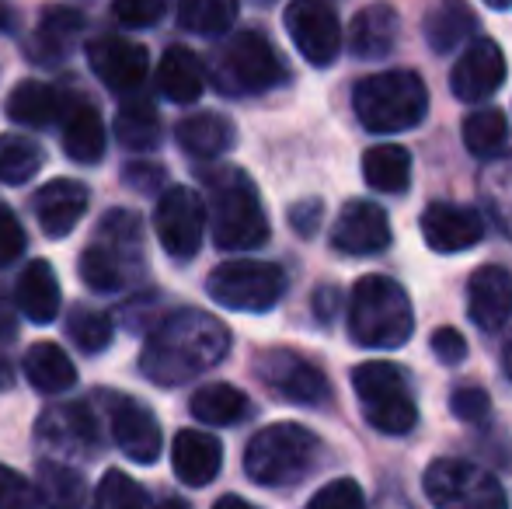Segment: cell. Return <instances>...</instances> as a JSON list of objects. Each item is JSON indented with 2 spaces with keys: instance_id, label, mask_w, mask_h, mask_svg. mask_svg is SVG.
I'll use <instances>...</instances> for the list:
<instances>
[{
  "instance_id": "cell-30",
  "label": "cell",
  "mask_w": 512,
  "mask_h": 509,
  "mask_svg": "<svg viewBox=\"0 0 512 509\" xmlns=\"http://www.w3.org/2000/svg\"><path fill=\"white\" fill-rule=\"evenodd\" d=\"M39 440H49L56 450H91L98 433L88 405H60L46 412L39 419Z\"/></svg>"
},
{
  "instance_id": "cell-33",
  "label": "cell",
  "mask_w": 512,
  "mask_h": 509,
  "mask_svg": "<svg viewBox=\"0 0 512 509\" xmlns=\"http://www.w3.org/2000/svg\"><path fill=\"white\" fill-rule=\"evenodd\" d=\"M192 415L206 426H234L251 412V401L234 384H206L192 394Z\"/></svg>"
},
{
  "instance_id": "cell-27",
  "label": "cell",
  "mask_w": 512,
  "mask_h": 509,
  "mask_svg": "<svg viewBox=\"0 0 512 509\" xmlns=\"http://www.w3.org/2000/svg\"><path fill=\"white\" fill-rule=\"evenodd\" d=\"M21 370H25V381L42 394H63L77 384L74 360L56 342H35V346H28Z\"/></svg>"
},
{
  "instance_id": "cell-29",
  "label": "cell",
  "mask_w": 512,
  "mask_h": 509,
  "mask_svg": "<svg viewBox=\"0 0 512 509\" xmlns=\"http://www.w3.org/2000/svg\"><path fill=\"white\" fill-rule=\"evenodd\" d=\"M175 136L185 154L209 161V157H220L234 147V123L216 116V112H196V116H185L178 123Z\"/></svg>"
},
{
  "instance_id": "cell-51",
  "label": "cell",
  "mask_w": 512,
  "mask_h": 509,
  "mask_svg": "<svg viewBox=\"0 0 512 509\" xmlns=\"http://www.w3.org/2000/svg\"><path fill=\"white\" fill-rule=\"evenodd\" d=\"M213 509H255L251 503H244L241 496H223V499H216V506Z\"/></svg>"
},
{
  "instance_id": "cell-38",
  "label": "cell",
  "mask_w": 512,
  "mask_h": 509,
  "mask_svg": "<svg viewBox=\"0 0 512 509\" xmlns=\"http://www.w3.org/2000/svg\"><path fill=\"white\" fill-rule=\"evenodd\" d=\"M509 123L502 109H478L464 119V147L474 157H492L506 147Z\"/></svg>"
},
{
  "instance_id": "cell-20",
  "label": "cell",
  "mask_w": 512,
  "mask_h": 509,
  "mask_svg": "<svg viewBox=\"0 0 512 509\" xmlns=\"http://www.w3.org/2000/svg\"><path fill=\"white\" fill-rule=\"evenodd\" d=\"M467 314L485 332H499L512 318V272L502 265H481L467 283Z\"/></svg>"
},
{
  "instance_id": "cell-23",
  "label": "cell",
  "mask_w": 512,
  "mask_h": 509,
  "mask_svg": "<svg viewBox=\"0 0 512 509\" xmlns=\"http://www.w3.org/2000/svg\"><path fill=\"white\" fill-rule=\"evenodd\" d=\"M401 32V18L391 4H370L352 18L349 49L363 60H380L394 49Z\"/></svg>"
},
{
  "instance_id": "cell-15",
  "label": "cell",
  "mask_w": 512,
  "mask_h": 509,
  "mask_svg": "<svg viewBox=\"0 0 512 509\" xmlns=\"http://www.w3.org/2000/svg\"><path fill=\"white\" fill-rule=\"evenodd\" d=\"M502 81H506V56L492 39H474L450 74V88L460 102H485L502 88Z\"/></svg>"
},
{
  "instance_id": "cell-46",
  "label": "cell",
  "mask_w": 512,
  "mask_h": 509,
  "mask_svg": "<svg viewBox=\"0 0 512 509\" xmlns=\"http://www.w3.org/2000/svg\"><path fill=\"white\" fill-rule=\"evenodd\" d=\"M432 356L446 367H457V363L467 360V342L457 328H436L432 332Z\"/></svg>"
},
{
  "instance_id": "cell-45",
  "label": "cell",
  "mask_w": 512,
  "mask_h": 509,
  "mask_svg": "<svg viewBox=\"0 0 512 509\" xmlns=\"http://www.w3.org/2000/svg\"><path fill=\"white\" fill-rule=\"evenodd\" d=\"M28 238L21 231V220L14 217V210L0 206V265H11L14 258L25 252Z\"/></svg>"
},
{
  "instance_id": "cell-25",
  "label": "cell",
  "mask_w": 512,
  "mask_h": 509,
  "mask_svg": "<svg viewBox=\"0 0 512 509\" xmlns=\"http://www.w3.org/2000/svg\"><path fill=\"white\" fill-rule=\"evenodd\" d=\"M60 279H56L53 265L35 258L25 265L18 279V311L25 314L32 325H49L60 314Z\"/></svg>"
},
{
  "instance_id": "cell-48",
  "label": "cell",
  "mask_w": 512,
  "mask_h": 509,
  "mask_svg": "<svg viewBox=\"0 0 512 509\" xmlns=\"http://www.w3.org/2000/svg\"><path fill=\"white\" fill-rule=\"evenodd\" d=\"M290 220H293V227H297V231L307 238V234H314V231H317V220H321V203H314V199H307V203L293 206Z\"/></svg>"
},
{
  "instance_id": "cell-26",
  "label": "cell",
  "mask_w": 512,
  "mask_h": 509,
  "mask_svg": "<svg viewBox=\"0 0 512 509\" xmlns=\"http://www.w3.org/2000/svg\"><path fill=\"white\" fill-rule=\"evenodd\" d=\"M63 95L53 88V84H42V81H21L11 88L4 102V112L11 123L18 126H32V129H46L53 126L56 119H63Z\"/></svg>"
},
{
  "instance_id": "cell-24",
  "label": "cell",
  "mask_w": 512,
  "mask_h": 509,
  "mask_svg": "<svg viewBox=\"0 0 512 509\" xmlns=\"http://www.w3.org/2000/svg\"><path fill=\"white\" fill-rule=\"evenodd\" d=\"M157 91L175 105H192L206 91V70L192 49L171 46L157 67Z\"/></svg>"
},
{
  "instance_id": "cell-36",
  "label": "cell",
  "mask_w": 512,
  "mask_h": 509,
  "mask_svg": "<svg viewBox=\"0 0 512 509\" xmlns=\"http://www.w3.org/2000/svg\"><path fill=\"white\" fill-rule=\"evenodd\" d=\"M42 161H46V154L35 140L21 133L0 136V182L4 185H21L35 178L42 171Z\"/></svg>"
},
{
  "instance_id": "cell-53",
  "label": "cell",
  "mask_w": 512,
  "mask_h": 509,
  "mask_svg": "<svg viewBox=\"0 0 512 509\" xmlns=\"http://www.w3.org/2000/svg\"><path fill=\"white\" fill-rule=\"evenodd\" d=\"M488 7H492V11H506V7L512 4V0H485Z\"/></svg>"
},
{
  "instance_id": "cell-11",
  "label": "cell",
  "mask_w": 512,
  "mask_h": 509,
  "mask_svg": "<svg viewBox=\"0 0 512 509\" xmlns=\"http://www.w3.org/2000/svg\"><path fill=\"white\" fill-rule=\"evenodd\" d=\"M157 241L175 262H185L199 252L206 234V203L199 192L185 189V185H171L154 210Z\"/></svg>"
},
{
  "instance_id": "cell-4",
  "label": "cell",
  "mask_w": 512,
  "mask_h": 509,
  "mask_svg": "<svg viewBox=\"0 0 512 509\" xmlns=\"http://www.w3.org/2000/svg\"><path fill=\"white\" fill-rule=\"evenodd\" d=\"M352 109L370 133L391 136L415 129L429 112V91L415 70H384L370 74L352 91Z\"/></svg>"
},
{
  "instance_id": "cell-44",
  "label": "cell",
  "mask_w": 512,
  "mask_h": 509,
  "mask_svg": "<svg viewBox=\"0 0 512 509\" xmlns=\"http://www.w3.org/2000/svg\"><path fill=\"white\" fill-rule=\"evenodd\" d=\"M450 408H453V415L464 422H485L488 412H492V401H488V391H481V387L460 384L450 398Z\"/></svg>"
},
{
  "instance_id": "cell-40",
  "label": "cell",
  "mask_w": 512,
  "mask_h": 509,
  "mask_svg": "<svg viewBox=\"0 0 512 509\" xmlns=\"http://www.w3.org/2000/svg\"><path fill=\"white\" fill-rule=\"evenodd\" d=\"M154 503L147 499L140 482L126 475V471H105V478L98 482L95 506L91 509H150Z\"/></svg>"
},
{
  "instance_id": "cell-47",
  "label": "cell",
  "mask_w": 512,
  "mask_h": 509,
  "mask_svg": "<svg viewBox=\"0 0 512 509\" xmlns=\"http://www.w3.org/2000/svg\"><path fill=\"white\" fill-rule=\"evenodd\" d=\"M129 175L126 182L136 185V189H147V192H161V182H164V168L157 164H129Z\"/></svg>"
},
{
  "instance_id": "cell-12",
  "label": "cell",
  "mask_w": 512,
  "mask_h": 509,
  "mask_svg": "<svg viewBox=\"0 0 512 509\" xmlns=\"http://www.w3.org/2000/svg\"><path fill=\"white\" fill-rule=\"evenodd\" d=\"M255 374L290 405L317 408L331 398V384L321 374V367H314L307 356L293 353V349H265L255 360Z\"/></svg>"
},
{
  "instance_id": "cell-41",
  "label": "cell",
  "mask_w": 512,
  "mask_h": 509,
  "mask_svg": "<svg viewBox=\"0 0 512 509\" xmlns=\"http://www.w3.org/2000/svg\"><path fill=\"white\" fill-rule=\"evenodd\" d=\"M0 509H42L39 489L7 464H0Z\"/></svg>"
},
{
  "instance_id": "cell-54",
  "label": "cell",
  "mask_w": 512,
  "mask_h": 509,
  "mask_svg": "<svg viewBox=\"0 0 512 509\" xmlns=\"http://www.w3.org/2000/svg\"><path fill=\"white\" fill-rule=\"evenodd\" d=\"M506 374L512 377V339H509V346H506Z\"/></svg>"
},
{
  "instance_id": "cell-28",
  "label": "cell",
  "mask_w": 512,
  "mask_h": 509,
  "mask_svg": "<svg viewBox=\"0 0 512 509\" xmlns=\"http://www.w3.org/2000/svg\"><path fill=\"white\" fill-rule=\"evenodd\" d=\"M474 28H478V18L467 7V0H439L422 18V32L436 53H453L457 46H464Z\"/></svg>"
},
{
  "instance_id": "cell-34",
  "label": "cell",
  "mask_w": 512,
  "mask_h": 509,
  "mask_svg": "<svg viewBox=\"0 0 512 509\" xmlns=\"http://www.w3.org/2000/svg\"><path fill=\"white\" fill-rule=\"evenodd\" d=\"M35 489H39V499L46 509H84V499H88V485H84L81 471L56 461L39 464V485Z\"/></svg>"
},
{
  "instance_id": "cell-13",
  "label": "cell",
  "mask_w": 512,
  "mask_h": 509,
  "mask_svg": "<svg viewBox=\"0 0 512 509\" xmlns=\"http://www.w3.org/2000/svg\"><path fill=\"white\" fill-rule=\"evenodd\" d=\"M286 32H290L297 53L310 67H331L342 49V25L335 11L324 0H293L283 14Z\"/></svg>"
},
{
  "instance_id": "cell-6",
  "label": "cell",
  "mask_w": 512,
  "mask_h": 509,
  "mask_svg": "<svg viewBox=\"0 0 512 509\" xmlns=\"http://www.w3.org/2000/svg\"><path fill=\"white\" fill-rule=\"evenodd\" d=\"M213 81L223 95H262L286 81V67L276 46L258 28L234 32L213 60Z\"/></svg>"
},
{
  "instance_id": "cell-8",
  "label": "cell",
  "mask_w": 512,
  "mask_h": 509,
  "mask_svg": "<svg viewBox=\"0 0 512 509\" xmlns=\"http://www.w3.org/2000/svg\"><path fill=\"white\" fill-rule=\"evenodd\" d=\"M352 387H356L359 408L366 422L387 436H405L418 422V405L411 398V384L394 363L373 360L359 363L352 370Z\"/></svg>"
},
{
  "instance_id": "cell-43",
  "label": "cell",
  "mask_w": 512,
  "mask_h": 509,
  "mask_svg": "<svg viewBox=\"0 0 512 509\" xmlns=\"http://www.w3.org/2000/svg\"><path fill=\"white\" fill-rule=\"evenodd\" d=\"M171 0H115L112 11L126 28H150L168 14Z\"/></svg>"
},
{
  "instance_id": "cell-7",
  "label": "cell",
  "mask_w": 512,
  "mask_h": 509,
  "mask_svg": "<svg viewBox=\"0 0 512 509\" xmlns=\"http://www.w3.org/2000/svg\"><path fill=\"white\" fill-rule=\"evenodd\" d=\"M129 255H143V234H140V217L129 210H112L98 224V238L84 248L81 255V272L84 286L95 293H115L129 283Z\"/></svg>"
},
{
  "instance_id": "cell-3",
  "label": "cell",
  "mask_w": 512,
  "mask_h": 509,
  "mask_svg": "<svg viewBox=\"0 0 512 509\" xmlns=\"http://www.w3.org/2000/svg\"><path fill=\"white\" fill-rule=\"evenodd\" d=\"M415 332V314L405 286L391 276H363L349 297V335L366 349H398Z\"/></svg>"
},
{
  "instance_id": "cell-39",
  "label": "cell",
  "mask_w": 512,
  "mask_h": 509,
  "mask_svg": "<svg viewBox=\"0 0 512 509\" xmlns=\"http://www.w3.org/2000/svg\"><path fill=\"white\" fill-rule=\"evenodd\" d=\"M67 339L74 342L81 353L98 356L112 346V321L102 311H91V307H77L67 318Z\"/></svg>"
},
{
  "instance_id": "cell-5",
  "label": "cell",
  "mask_w": 512,
  "mask_h": 509,
  "mask_svg": "<svg viewBox=\"0 0 512 509\" xmlns=\"http://www.w3.org/2000/svg\"><path fill=\"white\" fill-rule=\"evenodd\" d=\"M317 450H321V440L310 429L297 422H276L251 436L244 450V471L251 482L265 489L297 485L317 464Z\"/></svg>"
},
{
  "instance_id": "cell-14",
  "label": "cell",
  "mask_w": 512,
  "mask_h": 509,
  "mask_svg": "<svg viewBox=\"0 0 512 509\" xmlns=\"http://www.w3.org/2000/svg\"><path fill=\"white\" fill-rule=\"evenodd\" d=\"M108 422H112V440L119 443V450L129 461L154 464L161 457V422L143 401L108 391Z\"/></svg>"
},
{
  "instance_id": "cell-2",
  "label": "cell",
  "mask_w": 512,
  "mask_h": 509,
  "mask_svg": "<svg viewBox=\"0 0 512 509\" xmlns=\"http://www.w3.org/2000/svg\"><path fill=\"white\" fill-rule=\"evenodd\" d=\"M213 241L223 252H255L269 241V217L262 210L258 189L241 168L206 171Z\"/></svg>"
},
{
  "instance_id": "cell-35",
  "label": "cell",
  "mask_w": 512,
  "mask_h": 509,
  "mask_svg": "<svg viewBox=\"0 0 512 509\" xmlns=\"http://www.w3.org/2000/svg\"><path fill=\"white\" fill-rule=\"evenodd\" d=\"M237 21V0H182L178 4V25L192 35H223Z\"/></svg>"
},
{
  "instance_id": "cell-1",
  "label": "cell",
  "mask_w": 512,
  "mask_h": 509,
  "mask_svg": "<svg viewBox=\"0 0 512 509\" xmlns=\"http://www.w3.org/2000/svg\"><path fill=\"white\" fill-rule=\"evenodd\" d=\"M230 353V332L220 318L196 307L171 311L140 349V374L150 384L178 387L213 370Z\"/></svg>"
},
{
  "instance_id": "cell-31",
  "label": "cell",
  "mask_w": 512,
  "mask_h": 509,
  "mask_svg": "<svg viewBox=\"0 0 512 509\" xmlns=\"http://www.w3.org/2000/svg\"><path fill=\"white\" fill-rule=\"evenodd\" d=\"M81 32H84L81 11H74V7H49V11L39 18V28H35L32 53L39 56V63L63 60V56L74 49V42Z\"/></svg>"
},
{
  "instance_id": "cell-19",
  "label": "cell",
  "mask_w": 512,
  "mask_h": 509,
  "mask_svg": "<svg viewBox=\"0 0 512 509\" xmlns=\"http://www.w3.org/2000/svg\"><path fill=\"white\" fill-rule=\"evenodd\" d=\"M88 185L74 182V178H53L49 185H42L32 199L35 220H39L46 238H67L77 227V220L88 210Z\"/></svg>"
},
{
  "instance_id": "cell-52",
  "label": "cell",
  "mask_w": 512,
  "mask_h": 509,
  "mask_svg": "<svg viewBox=\"0 0 512 509\" xmlns=\"http://www.w3.org/2000/svg\"><path fill=\"white\" fill-rule=\"evenodd\" d=\"M150 509H192V506L185 503V499H178V496H164L161 503H154Z\"/></svg>"
},
{
  "instance_id": "cell-32",
  "label": "cell",
  "mask_w": 512,
  "mask_h": 509,
  "mask_svg": "<svg viewBox=\"0 0 512 509\" xmlns=\"http://www.w3.org/2000/svg\"><path fill=\"white\" fill-rule=\"evenodd\" d=\"M363 178L370 189L398 196L411 182V154L398 143H380L363 154Z\"/></svg>"
},
{
  "instance_id": "cell-50",
  "label": "cell",
  "mask_w": 512,
  "mask_h": 509,
  "mask_svg": "<svg viewBox=\"0 0 512 509\" xmlns=\"http://www.w3.org/2000/svg\"><path fill=\"white\" fill-rule=\"evenodd\" d=\"M335 300H338V293H335V290H321V293H317V297H314L317 314H321L324 321L331 318V304H335Z\"/></svg>"
},
{
  "instance_id": "cell-18",
  "label": "cell",
  "mask_w": 512,
  "mask_h": 509,
  "mask_svg": "<svg viewBox=\"0 0 512 509\" xmlns=\"http://www.w3.org/2000/svg\"><path fill=\"white\" fill-rule=\"evenodd\" d=\"M422 238L432 252L453 255L467 252L485 238V224L474 210L457 203H429L422 213Z\"/></svg>"
},
{
  "instance_id": "cell-21",
  "label": "cell",
  "mask_w": 512,
  "mask_h": 509,
  "mask_svg": "<svg viewBox=\"0 0 512 509\" xmlns=\"http://www.w3.org/2000/svg\"><path fill=\"white\" fill-rule=\"evenodd\" d=\"M171 468H175L178 482L203 489L213 482L223 468V447L216 436L203 433V429H182L171 447Z\"/></svg>"
},
{
  "instance_id": "cell-37",
  "label": "cell",
  "mask_w": 512,
  "mask_h": 509,
  "mask_svg": "<svg viewBox=\"0 0 512 509\" xmlns=\"http://www.w3.org/2000/svg\"><path fill=\"white\" fill-rule=\"evenodd\" d=\"M115 136L129 150H154L161 143V116L150 102L122 105L115 116Z\"/></svg>"
},
{
  "instance_id": "cell-42",
  "label": "cell",
  "mask_w": 512,
  "mask_h": 509,
  "mask_svg": "<svg viewBox=\"0 0 512 509\" xmlns=\"http://www.w3.org/2000/svg\"><path fill=\"white\" fill-rule=\"evenodd\" d=\"M307 509H366V496H363V489H359V482H352V478H335V482H328L324 489L314 492Z\"/></svg>"
},
{
  "instance_id": "cell-16",
  "label": "cell",
  "mask_w": 512,
  "mask_h": 509,
  "mask_svg": "<svg viewBox=\"0 0 512 509\" xmlns=\"http://www.w3.org/2000/svg\"><path fill=\"white\" fill-rule=\"evenodd\" d=\"M331 245L342 255H377L391 245V220L370 199H352L331 227Z\"/></svg>"
},
{
  "instance_id": "cell-22",
  "label": "cell",
  "mask_w": 512,
  "mask_h": 509,
  "mask_svg": "<svg viewBox=\"0 0 512 509\" xmlns=\"http://www.w3.org/2000/svg\"><path fill=\"white\" fill-rule=\"evenodd\" d=\"M63 150L77 164H98L105 157V123L88 98H70L63 109Z\"/></svg>"
},
{
  "instance_id": "cell-49",
  "label": "cell",
  "mask_w": 512,
  "mask_h": 509,
  "mask_svg": "<svg viewBox=\"0 0 512 509\" xmlns=\"http://www.w3.org/2000/svg\"><path fill=\"white\" fill-rule=\"evenodd\" d=\"M14 325H18V318H14L11 304L7 300H0V342H7L14 335Z\"/></svg>"
},
{
  "instance_id": "cell-9",
  "label": "cell",
  "mask_w": 512,
  "mask_h": 509,
  "mask_svg": "<svg viewBox=\"0 0 512 509\" xmlns=\"http://www.w3.org/2000/svg\"><path fill=\"white\" fill-rule=\"evenodd\" d=\"M206 293L227 311L262 314L283 300L286 276L279 265L258 262V258H230L216 265L206 279Z\"/></svg>"
},
{
  "instance_id": "cell-17",
  "label": "cell",
  "mask_w": 512,
  "mask_h": 509,
  "mask_svg": "<svg viewBox=\"0 0 512 509\" xmlns=\"http://www.w3.org/2000/svg\"><path fill=\"white\" fill-rule=\"evenodd\" d=\"M88 67L105 88L136 91L150 70V56L136 42L119 39V35H105V39L88 42Z\"/></svg>"
},
{
  "instance_id": "cell-10",
  "label": "cell",
  "mask_w": 512,
  "mask_h": 509,
  "mask_svg": "<svg viewBox=\"0 0 512 509\" xmlns=\"http://www.w3.org/2000/svg\"><path fill=\"white\" fill-rule=\"evenodd\" d=\"M425 496L436 509H509L506 489L492 471L453 457H439L429 464Z\"/></svg>"
}]
</instances>
